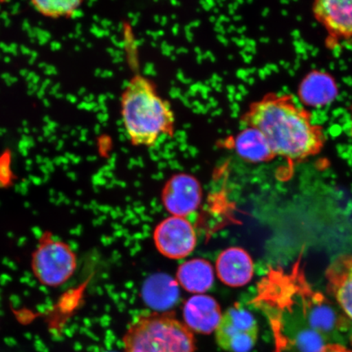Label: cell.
<instances>
[{
	"instance_id": "obj_1",
	"label": "cell",
	"mask_w": 352,
	"mask_h": 352,
	"mask_svg": "<svg viewBox=\"0 0 352 352\" xmlns=\"http://www.w3.org/2000/svg\"><path fill=\"white\" fill-rule=\"evenodd\" d=\"M252 303L270 323L275 352L292 345L303 352H318L324 341L349 325L346 316L308 283L301 259L288 271L270 268Z\"/></svg>"
},
{
	"instance_id": "obj_2",
	"label": "cell",
	"mask_w": 352,
	"mask_h": 352,
	"mask_svg": "<svg viewBox=\"0 0 352 352\" xmlns=\"http://www.w3.org/2000/svg\"><path fill=\"white\" fill-rule=\"evenodd\" d=\"M243 120L266 139L275 157L297 164L318 155L325 144L321 127L289 95L268 94L250 105Z\"/></svg>"
},
{
	"instance_id": "obj_3",
	"label": "cell",
	"mask_w": 352,
	"mask_h": 352,
	"mask_svg": "<svg viewBox=\"0 0 352 352\" xmlns=\"http://www.w3.org/2000/svg\"><path fill=\"white\" fill-rule=\"evenodd\" d=\"M121 116L127 138L134 146L151 148L164 136L173 135L175 116L171 104L142 74H135L124 87Z\"/></svg>"
},
{
	"instance_id": "obj_4",
	"label": "cell",
	"mask_w": 352,
	"mask_h": 352,
	"mask_svg": "<svg viewBox=\"0 0 352 352\" xmlns=\"http://www.w3.org/2000/svg\"><path fill=\"white\" fill-rule=\"evenodd\" d=\"M124 352H196L195 333L170 312H149L131 321Z\"/></svg>"
},
{
	"instance_id": "obj_5",
	"label": "cell",
	"mask_w": 352,
	"mask_h": 352,
	"mask_svg": "<svg viewBox=\"0 0 352 352\" xmlns=\"http://www.w3.org/2000/svg\"><path fill=\"white\" fill-rule=\"evenodd\" d=\"M30 263L39 284L47 288H58L76 274L78 257L67 242L45 233L39 239Z\"/></svg>"
},
{
	"instance_id": "obj_6",
	"label": "cell",
	"mask_w": 352,
	"mask_h": 352,
	"mask_svg": "<svg viewBox=\"0 0 352 352\" xmlns=\"http://www.w3.org/2000/svg\"><path fill=\"white\" fill-rule=\"evenodd\" d=\"M217 345L227 352H250L256 345L258 324L254 316L239 303L223 312L215 329Z\"/></svg>"
},
{
	"instance_id": "obj_7",
	"label": "cell",
	"mask_w": 352,
	"mask_h": 352,
	"mask_svg": "<svg viewBox=\"0 0 352 352\" xmlns=\"http://www.w3.org/2000/svg\"><path fill=\"white\" fill-rule=\"evenodd\" d=\"M153 241L164 256L182 259L193 252L197 239L195 228L187 218L170 217L157 224Z\"/></svg>"
},
{
	"instance_id": "obj_8",
	"label": "cell",
	"mask_w": 352,
	"mask_h": 352,
	"mask_svg": "<svg viewBox=\"0 0 352 352\" xmlns=\"http://www.w3.org/2000/svg\"><path fill=\"white\" fill-rule=\"evenodd\" d=\"M201 199V184L192 175H175L162 188V204L173 217L186 218L199 208Z\"/></svg>"
},
{
	"instance_id": "obj_9",
	"label": "cell",
	"mask_w": 352,
	"mask_h": 352,
	"mask_svg": "<svg viewBox=\"0 0 352 352\" xmlns=\"http://www.w3.org/2000/svg\"><path fill=\"white\" fill-rule=\"evenodd\" d=\"M311 8L315 19L333 41L352 39V0H318Z\"/></svg>"
},
{
	"instance_id": "obj_10",
	"label": "cell",
	"mask_w": 352,
	"mask_h": 352,
	"mask_svg": "<svg viewBox=\"0 0 352 352\" xmlns=\"http://www.w3.org/2000/svg\"><path fill=\"white\" fill-rule=\"evenodd\" d=\"M221 283L230 287H242L250 283L254 274L252 256L241 248H230L219 254L215 265Z\"/></svg>"
},
{
	"instance_id": "obj_11",
	"label": "cell",
	"mask_w": 352,
	"mask_h": 352,
	"mask_svg": "<svg viewBox=\"0 0 352 352\" xmlns=\"http://www.w3.org/2000/svg\"><path fill=\"white\" fill-rule=\"evenodd\" d=\"M217 299L206 294L189 298L183 308L184 323L193 333L210 334L215 331L222 318Z\"/></svg>"
},
{
	"instance_id": "obj_12",
	"label": "cell",
	"mask_w": 352,
	"mask_h": 352,
	"mask_svg": "<svg viewBox=\"0 0 352 352\" xmlns=\"http://www.w3.org/2000/svg\"><path fill=\"white\" fill-rule=\"evenodd\" d=\"M325 277L329 293L352 324V255L342 254L334 259L327 267Z\"/></svg>"
},
{
	"instance_id": "obj_13",
	"label": "cell",
	"mask_w": 352,
	"mask_h": 352,
	"mask_svg": "<svg viewBox=\"0 0 352 352\" xmlns=\"http://www.w3.org/2000/svg\"><path fill=\"white\" fill-rule=\"evenodd\" d=\"M338 87L331 74L314 70L303 78L298 87V98L308 107H327L336 99Z\"/></svg>"
},
{
	"instance_id": "obj_14",
	"label": "cell",
	"mask_w": 352,
	"mask_h": 352,
	"mask_svg": "<svg viewBox=\"0 0 352 352\" xmlns=\"http://www.w3.org/2000/svg\"><path fill=\"white\" fill-rule=\"evenodd\" d=\"M214 272L211 263L204 258H193L180 264L176 281L186 292L204 294L212 287Z\"/></svg>"
},
{
	"instance_id": "obj_15",
	"label": "cell",
	"mask_w": 352,
	"mask_h": 352,
	"mask_svg": "<svg viewBox=\"0 0 352 352\" xmlns=\"http://www.w3.org/2000/svg\"><path fill=\"white\" fill-rule=\"evenodd\" d=\"M178 285L177 281L168 275H153L144 284V301L158 312L169 309L178 300Z\"/></svg>"
},
{
	"instance_id": "obj_16",
	"label": "cell",
	"mask_w": 352,
	"mask_h": 352,
	"mask_svg": "<svg viewBox=\"0 0 352 352\" xmlns=\"http://www.w3.org/2000/svg\"><path fill=\"white\" fill-rule=\"evenodd\" d=\"M234 148L239 157L250 164H261L276 157L261 132L250 126L236 135Z\"/></svg>"
},
{
	"instance_id": "obj_17",
	"label": "cell",
	"mask_w": 352,
	"mask_h": 352,
	"mask_svg": "<svg viewBox=\"0 0 352 352\" xmlns=\"http://www.w3.org/2000/svg\"><path fill=\"white\" fill-rule=\"evenodd\" d=\"M82 1H65V0H46L39 1L34 0L32 2V6L38 12L52 19H58L60 16L70 17L73 12L78 10Z\"/></svg>"
},
{
	"instance_id": "obj_18",
	"label": "cell",
	"mask_w": 352,
	"mask_h": 352,
	"mask_svg": "<svg viewBox=\"0 0 352 352\" xmlns=\"http://www.w3.org/2000/svg\"><path fill=\"white\" fill-rule=\"evenodd\" d=\"M10 157V152L8 151L0 157V186L11 179Z\"/></svg>"
},
{
	"instance_id": "obj_19",
	"label": "cell",
	"mask_w": 352,
	"mask_h": 352,
	"mask_svg": "<svg viewBox=\"0 0 352 352\" xmlns=\"http://www.w3.org/2000/svg\"><path fill=\"white\" fill-rule=\"evenodd\" d=\"M318 352H352V350L338 344V343H329V344L324 345Z\"/></svg>"
},
{
	"instance_id": "obj_20",
	"label": "cell",
	"mask_w": 352,
	"mask_h": 352,
	"mask_svg": "<svg viewBox=\"0 0 352 352\" xmlns=\"http://www.w3.org/2000/svg\"><path fill=\"white\" fill-rule=\"evenodd\" d=\"M44 74H47V76H56L58 72H57V69L54 65H47Z\"/></svg>"
},
{
	"instance_id": "obj_21",
	"label": "cell",
	"mask_w": 352,
	"mask_h": 352,
	"mask_svg": "<svg viewBox=\"0 0 352 352\" xmlns=\"http://www.w3.org/2000/svg\"><path fill=\"white\" fill-rule=\"evenodd\" d=\"M17 48H19V46H17L16 43H12L10 46H8V51H10V54L16 56L19 54Z\"/></svg>"
},
{
	"instance_id": "obj_22",
	"label": "cell",
	"mask_w": 352,
	"mask_h": 352,
	"mask_svg": "<svg viewBox=\"0 0 352 352\" xmlns=\"http://www.w3.org/2000/svg\"><path fill=\"white\" fill-rule=\"evenodd\" d=\"M61 48V44L58 42L54 41L51 43V50L54 52L59 51Z\"/></svg>"
},
{
	"instance_id": "obj_23",
	"label": "cell",
	"mask_w": 352,
	"mask_h": 352,
	"mask_svg": "<svg viewBox=\"0 0 352 352\" xmlns=\"http://www.w3.org/2000/svg\"><path fill=\"white\" fill-rule=\"evenodd\" d=\"M82 15H83L82 11L81 10H79V8H78V10H77L73 12V14L70 17H72V19H79V17L82 16Z\"/></svg>"
},
{
	"instance_id": "obj_24",
	"label": "cell",
	"mask_w": 352,
	"mask_h": 352,
	"mask_svg": "<svg viewBox=\"0 0 352 352\" xmlns=\"http://www.w3.org/2000/svg\"><path fill=\"white\" fill-rule=\"evenodd\" d=\"M20 50L22 54L23 55H30L32 54V51H30V48L22 45L20 47Z\"/></svg>"
},
{
	"instance_id": "obj_25",
	"label": "cell",
	"mask_w": 352,
	"mask_h": 352,
	"mask_svg": "<svg viewBox=\"0 0 352 352\" xmlns=\"http://www.w3.org/2000/svg\"><path fill=\"white\" fill-rule=\"evenodd\" d=\"M32 29L30 28V24L28 20H25L23 21V23H22V30H24V32H28L29 30Z\"/></svg>"
},
{
	"instance_id": "obj_26",
	"label": "cell",
	"mask_w": 352,
	"mask_h": 352,
	"mask_svg": "<svg viewBox=\"0 0 352 352\" xmlns=\"http://www.w3.org/2000/svg\"><path fill=\"white\" fill-rule=\"evenodd\" d=\"M17 80H19V79H17V78L11 76L10 78H8V79H7V80H6V82L8 86H12V85H14V83H16L17 82Z\"/></svg>"
},
{
	"instance_id": "obj_27",
	"label": "cell",
	"mask_w": 352,
	"mask_h": 352,
	"mask_svg": "<svg viewBox=\"0 0 352 352\" xmlns=\"http://www.w3.org/2000/svg\"><path fill=\"white\" fill-rule=\"evenodd\" d=\"M60 87V83H57L54 87H52L50 94L51 95H56L58 94L59 88Z\"/></svg>"
},
{
	"instance_id": "obj_28",
	"label": "cell",
	"mask_w": 352,
	"mask_h": 352,
	"mask_svg": "<svg viewBox=\"0 0 352 352\" xmlns=\"http://www.w3.org/2000/svg\"><path fill=\"white\" fill-rule=\"evenodd\" d=\"M12 10V14H16L17 12H19L20 10V3H16L11 8Z\"/></svg>"
},
{
	"instance_id": "obj_29",
	"label": "cell",
	"mask_w": 352,
	"mask_h": 352,
	"mask_svg": "<svg viewBox=\"0 0 352 352\" xmlns=\"http://www.w3.org/2000/svg\"><path fill=\"white\" fill-rule=\"evenodd\" d=\"M51 83H52V81L50 80V79L47 78L46 80H44L43 82L42 83V86L41 88H42V89L45 90L48 86L51 85Z\"/></svg>"
},
{
	"instance_id": "obj_30",
	"label": "cell",
	"mask_w": 352,
	"mask_h": 352,
	"mask_svg": "<svg viewBox=\"0 0 352 352\" xmlns=\"http://www.w3.org/2000/svg\"><path fill=\"white\" fill-rule=\"evenodd\" d=\"M66 100L69 101L70 103H76L77 101V98L76 96H72V94H68L66 96Z\"/></svg>"
},
{
	"instance_id": "obj_31",
	"label": "cell",
	"mask_w": 352,
	"mask_h": 352,
	"mask_svg": "<svg viewBox=\"0 0 352 352\" xmlns=\"http://www.w3.org/2000/svg\"><path fill=\"white\" fill-rule=\"evenodd\" d=\"M43 130L44 138H50V136L52 135V132L50 131V129H47V126H43Z\"/></svg>"
},
{
	"instance_id": "obj_32",
	"label": "cell",
	"mask_w": 352,
	"mask_h": 352,
	"mask_svg": "<svg viewBox=\"0 0 352 352\" xmlns=\"http://www.w3.org/2000/svg\"><path fill=\"white\" fill-rule=\"evenodd\" d=\"M35 76H36V74H35L34 72H30L28 77L25 78L26 81H28L29 82H32L33 78Z\"/></svg>"
},
{
	"instance_id": "obj_33",
	"label": "cell",
	"mask_w": 352,
	"mask_h": 352,
	"mask_svg": "<svg viewBox=\"0 0 352 352\" xmlns=\"http://www.w3.org/2000/svg\"><path fill=\"white\" fill-rule=\"evenodd\" d=\"M37 96L38 99H43L44 96H45V90L42 89V88H39V90L37 92Z\"/></svg>"
},
{
	"instance_id": "obj_34",
	"label": "cell",
	"mask_w": 352,
	"mask_h": 352,
	"mask_svg": "<svg viewBox=\"0 0 352 352\" xmlns=\"http://www.w3.org/2000/svg\"><path fill=\"white\" fill-rule=\"evenodd\" d=\"M29 72H28V69H22L21 70H20V74L22 77H24V78H26L28 77V74H29Z\"/></svg>"
},
{
	"instance_id": "obj_35",
	"label": "cell",
	"mask_w": 352,
	"mask_h": 352,
	"mask_svg": "<svg viewBox=\"0 0 352 352\" xmlns=\"http://www.w3.org/2000/svg\"><path fill=\"white\" fill-rule=\"evenodd\" d=\"M64 146V140H60L58 142V144L56 145V151H60L61 148H63Z\"/></svg>"
},
{
	"instance_id": "obj_36",
	"label": "cell",
	"mask_w": 352,
	"mask_h": 352,
	"mask_svg": "<svg viewBox=\"0 0 352 352\" xmlns=\"http://www.w3.org/2000/svg\"><path fill=\"white\" fill-rule=\"evenodd\" d=\"M0 19H3V21H6L8 19V13L7 12H3L1 14H0Z\"/></svg>"
},
{
	"instance_id": "obj_37",
	"label": "cell",
	"mask_w": 352,
	"mask_h": 352,
	"mask_svg": "<svg viewBox=\"0 0 352 352\" xmlns=\"http://www.w3.org/2000/svg\"><path fill=\"white\" fill-rule=\"evenodd\" d=\"M39 81H41V77H39L38 76H37L36 74V76H35L34 78H33V80H32V83L33 85H38V83H39Z\"/></svg>"
},
{
	"instance_id": "obj_38",
	"label": "cell",
	"mask_w": 352,
	"mask_h": 352,
	"mask_svg": "<svg viewBox=\"0 0 352 352\" xmlns=\"http://www.w3.org/2000/svg\"><path fill=\"white\" fill-rule=\"evenodd\" d=\"M10 74L8 73H4L1 76V78L3 79V80H7V79L10 78Z\"/></svg>"
},
{
	"instance_id": "obj_39",
	"label": "cell",
	"mask_w": 352,
	"mask_h": 352,
	"mask_svg": "<svg viewBox=\"0 0 352 352\" xmlns=\"http://www.w3.org/2000/svg\"><path fill=\"white\" fill-rule=\"evenodd\" d=\"M43 104H44V107H50V101L48 100L47 99H43Z\"/></svg>"
},
{
	"instance_id": "obj_40",
	"label": "cell",
	"mask_w": 352,
	"mask_h": 352,
	"mask_svg": "<svg viewBox=\"0 0 352 352\" xmlns=\"http://www.w3.org/2000/svg\"><path fill=\"white\" fill-rule=\"evenodd\" d=\"M21 151L22 155H23V156H26L28 154V148L21 149V151Z\"/></svg>"
},
{
	"instance_id": "obj_41",
	"label": "cell",
	"mask_w": 352,
	"mask_h": 352,
	"mask_svg": "<svg viewBox=\"0 0 352 352\" xmlns=\"http://www.w3.org/2000/svg\"><path fill=\"white\" fill-rule=\"evenodd\" d=\"M56 140V135H51L50 139H48V142H50V143L54 142Z\"/></svg>"
},
{
	"instance_id": "obj_42",
	"label": "cell",
	"mask_w": 352,
	"mask_h": 352,
	"mask_svg": "<svg viewBox=\"0 0 352 352\" xmlns=\"http://www.w3.org/2000/svg\"><path fill=\"white\" fill-rule=\"evenodd\" d=\"M30 56H32V58H35V59H37V57H38V52H32V54H30Z\"/></svg>"
},
{
	"instance_id": "obj_43",
	"label": "cell",
	"mask_w": 352,
	"mask_h": 352,
	"mask_svg": "<svg viewBox=\"0 0 352 352\" xmlns=\"http://www.w3.org/2000/svg\"><path fill=\"white\" fill-rule=\"evenodd\" d=\"M11 24V20L10 19H7L6 21H4V25H6V28H8Z\"/></svg>"
},
{
	"instance_id": "obj_44",
	"label": "cell",
	"mask_w": 352,
	"mask_h": 352,
	"mask_svg": "<svg viewBox=\"0 0 352 352\" xmlns=\"http://www.w3.org/2000/svg\"><path fill=\"white\" fill-rule=\"evenodd\" d=\"M4 63H10V61H11V58L10 56H6V57H4Z\"/></svg>"
},
{
	"instance_id": "obj_45",
	"label": "cell",
	"mask_w": 352,
	"mask_h": 352,
	"mask_svg": "<svg viewBox=\"0 0 352 352\" xmlns=\"http://www.w3.org/2000/svg\"><path fill=\"white\" fill-rule=\"evenodd\" d=\"M56 99H61V98H64V95L63 94H57L55 95Z\"/></svg>"
},
{
	"instance_id": "obj_46",
	"label": "cell",
	"mask_w": 352,
	"mask_h": 352,
	"mask_svg": "<svg viewBox=\"0 0 352 352\" xmlns=\"http://www.w3.org/2000/svg\"><path fill=\"white\" fill-rule=\"evenodd\" d=\"M43 121L46 122L47 124H48V123H50L51 122L50 118L48 116L44 117Z\"/></svg>"
},
{
	"instance_id": "obj_47",
	"label": "cell",
	"mask_w": 352,
	"mask_h": 352,
	"mask_svg": "<svg viewBox=\"0 0 352 352\" xmlns=\"http://www.w3.org/2000/svg\"><path fill=\"white\" fill-rule=\"evenodd\" d=\"M38 67L39 68H46L47 67V64L45 63H41V64L38 65Z\"/></svg>"
},
{
	"instance_id": "obj_48",
	"label": "cell",
	"mask_w": 352,
	"mask_h": 352,
	"mask_svg": "<svg viewBox=\"0 0 352 352\" xmlns=\"http://www.w3.org/2000/svg\"><path fill=\"white\" fill-rule=\"evenodd\" d=\"M35 60H36V59L32 58V57H30V59L29 60V64L33 65L35 63Z\"/></svg>"
},
{
	"instance_id": "obj_49",
	"label": "cell",
	"mask_w": 352,
	"mask_h": 352,
	"mask_svg": "<svg viewBox=\"0 0 352 352\" xmlns=\"http://www.w3.org/2000/svg\"><path fill=\"white\" fill-rule=\"evenodd\" d=\"M6 131H7L6 129H0V136H2L4 133H6Z\"/></svg>"
},
{
	"instance_id": "obj_50",
	"label": "cell",
	"mask_w": 352,
	"mask_h": 352,
	"mask_svg": "<svg viewBox=\"0 0 352 352\" xmlns=\"http://www.w3.org/2000/svg\"><path fill=\"white\" fill-rule=\"evenodd\" d=\"M23 130H24V133L28 134L30 132L28 127H25V129Z\"/></svg>"
},
{
	"instance_id": "obj_51",
	"label": "cell",
	"mask_w": 352,
	"mask_h": 352,
	"mask_svg": "<svg viewBox=\"0 0 352 352\" xmlns=\"http://www.w3.org/2000/svg\"><path fill=\"white\" fill-rule=\"evenodd\" d=\"M28 121L25 120V121L22 122V125H23L25 127L28 126Z\"/></svg>"
},
{
	"instance_id": "obj_52",
	"label": "cell",
	"mask_w": 352,
	"mask_h": 352,
	"mask_svg": "<svg viewBox=\"0 0 352 352\" xmlns=\"http://www.w3.org/2000/svg\"><path fill=\"white\" fill-rule=\"evenodd\" d=\"M38 142H43V136H41V138H38Z\"/></svg>"
},
{
	"instance_id": "obj_53",
	"label": "cell",
	"mask_w": 352,
	"mask_h": 352,
	"mask_svg": "<svg viewBox=\"0 0 352 352\" xmlns=\"http://www.w3.org/2000/svg\"><path fill=\"white\" fill-rule=\"evenodd\" d=\"M351 136H352V114H351Z\"/></svg>"
},
{
	"instance_id": "obj_54",
	"label": "cell",
	"mask_w": 352,
	"mask_h": 352,
	"mask_svg": "<svg viewBox=\"0 0 352 352\" xmlns=\"http://www.w3.org/2000/svg\"><path fill=\"white\" fill-rule=\"evenodd\" d=\"M0 58H1V54H0Z\"/></svg>"
},
{
	"instance_id": "obj_55",
	"label": "cell",
	"mask_w": 352,
	"mask_h": 352,
	"mask_svg": "<svg viewBox=\"0 0 352 352\" xmlns=\"http://www.w3.org/2000/svg\"><path fill=\"white\" fill-rule=\"evenodd\" d=\"M0 10H1V7H0Z\"/></svg>"
}]
</instances>
